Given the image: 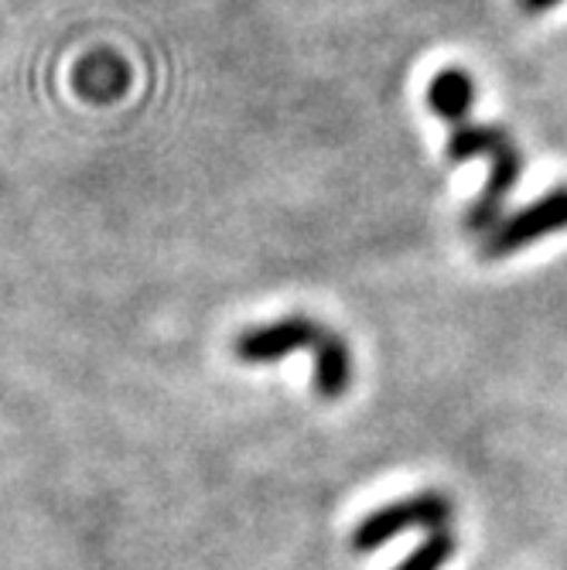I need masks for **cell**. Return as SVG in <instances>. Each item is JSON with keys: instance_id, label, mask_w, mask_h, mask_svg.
Segmentation results:
<instances>
[{"instance_id": "obj_1", "label": "cell", "mask_w": 567, "mask_h": 570, "mask_svg": "<svg viewBox=\"0 0 567 570\" xmlns=\"http://www.w3.org/2000/svg\"><path fill=\"white\" fill-rule=\"evenodd\" d=\"M448 158L454 165H466L472 158H486L489 161V178L486 188L479 191V198L469 205L466 213V229L476 236H486L499 219H502V205L506 198L517 188L527 161H524V150L517 147L502 127L496 124H476L472 117L451 124L448 134Z\"/></svg>"}, {"instance_id": "obj_2", "label": "cell", "mask_w": 567, "mask_h": 570, "mask_svg": "<svg viewBox=\"0 0 567 570\" xmlns=\"http://www.w3.org/2000/svg\"><path fill=\"white\" fill-rule=\"evenodd\" d=\"M567 229V185L540 195L537 202L524 205V209L502 216L479 243V256L489 264L506 261V256L520 253L544 236H557Z\"/></svg>"}, {"instance_id": "obj_3", "label": "cell", "mask_w": 567, "mask_h": 570, "mask_svg": "<svg viewBox=\"0 0 567 570\" xmlns=\"http://www.w3.org/2000/svg\"><path fill=\"white\" fill-rule=\"evenodd\" d=\"M451 512H454V505L441 492H421V495L380 505L352 530V550L373 553L387 540L400 537L403 530H441L451 523Z\"/></svg>"}, {"instance_id": "obj_4", "label": "cell", "mask_w": 567, "mask_h": 570, "mask_svg": "<svg viewBox=\"0 0 567 570\" xmlns=\"http://www.w3.org/2000/svg\"><path fill=\"white\" fill-rule=\"evenodd\" d=\"M325 328L307 315H287L281 322L250 328L233 342V355L243 366H271L294 352H315Z\"/></svg>"}, {"instance_id": "obj_5", "label": "cell", "mask_w": 567, "mask_h": 570, "mask_svg": "<svg viewBox=\"0 0 567 570\" xmlns=\"http://www.w3.org/2000/svg\"><path fill=\"white\" fill-rule=\"evenodd\" d=\"M472 102H476V82L466 69L448 66L441 72H434V79L428 82V107L434 117L458 124L472 117Z\"/></svg>"}, {"instance_id": "obj_6", "label": "cell", "mask_w": 567, "mask_h": 570, "mask_svg": "<svg viewBox=\"0 0 567 570\" xmlns=\"http://www.w3.org/2000/svg\"><path fill=\"white\" fill-rule=\"evenodd\" d=\"M315 393L322 400H339L352 386V352L339 332H329L315 345Z\"/></svg>"}, {"instance_id": "obj_7", "label": "cell", "mask_w": 567, "mask_h": 570, "mask_svg": "<svg viewBox=\"0 0 567 570\" xmlns=\"http://www.w3.org/2000/svg\"><path fill=\"white\" fill-rule=\"evenodd\" d=\"M130 86V69L117 56H92L79 62L76 89L92 99H117Z\"/></svg>"}, {"instance_id": "obj_8", "label": "cell", "mask_w": 567, "mask_h": 570, "mask_svg": "<svg viewBox=\"0 0 567 570\" xmlns=\"http://www.w3.org/2000/svg\"><path fill=\"white\" fill-rule=\"evenodd\" d=\"M454 547H458V540H454V533L448 527L431 530V537L414 553H410L397 570H441L454 557Z\"/></svg>"}, {"instance_id": "obj_9", "label": "cell", "mask_w": 567, "mask_h": 570, "mask_svg": "<svg viewBox=\"0 0 567 570\" xmlns=\"http://www.w3.org/2000/svg\"><path fill=\"white\" fill-rule=\"evenodd\" d=\"M564 0H517V8L524 11V14H530V18H537V14H547V11H554V8H560Z\"/></svg>"}]
</instances>
